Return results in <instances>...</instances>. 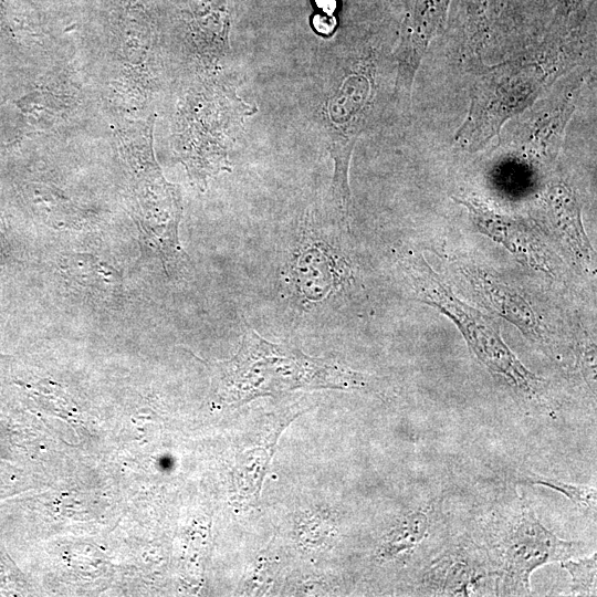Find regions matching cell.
I'll use <instances>...</instances> for the list:
<instances>
[{"instance_id":"3","label":"cell","mask_w":597,"mask_h":597,"mask_svg":"<svg viewBox=\"0 0 597 597\" xmlns=\"http://www.w3.org/2000/svg\"><path fill=\"white\" fill-rule=\"evenodd\" d=\"M489 530L486 555L495 573L496 595H530L535 569L578 556L585 546L582 541L559 538L520 498L513 501V506L492 517Z\"/></svg>"},{"instance_id":"12","label":"cell","mask_w":597,"mask_h":597,"mask_svg":"<svg viewBox=\"0 0 597 597\" xmlns=\"http://www.w3.org/2000/svg\"><path fill=\"white\" fill-rule=\"evenodd\" d=\"M521 482L532 485H542L566 496L579 511L591 516L596 514L597 493L591 484L569 483L553 476L534 472H526L520 478Z\"/></svg>"},{"instance_id":"8","label":"cell","mask_w":597,"mask_h":597,"mask_svg":"<svg viewBox=\"0 0 597 597\" xmlns=\"http://www.w3.org/2000/svg\"><path fill=\"white\" fill-rule=\"evenodd\" d=\"M476 297L496 314L516 326L533 342L544 341V329L527 300L513 286L495 276L474 268H463Z\"/></svg>"},{"instance_id":"11","label":"cell","mask_w":597,"mask_h":597,"mask_svg":"<svg viewBox=\"0 0 597 597\" xmlns=\"http://www.w3.org/2000/svg\"><path fill=\"white\" fill-rule=\"evenodd\" d=\"M433 514L425 505L402 513L383 536L377 548L379 561H391L413 552L427 538Z\"/></svg>"},{"instance_id":"5","label":"cell","mask_w":597,"mask_h":597,"mask_svg":"<svg viewBox=\"0 0 597 597\" xmlns=\"http://www.w3.org/2000/svg\"><path fill=\"white\" fill-rule=\"evenodd\" d=\"M371 97V83L365 74L350 73L328 103L326 116L329 153L334 160L332 193L341 214L350 206L348 168L355 142L363 129Z\"/></svg>"},{"instance_id":"7","label":"cell","mask_w":597,"mask_h":597,"mask_svg":"<svg viewBox=\"0 0 597 597\" xmlns=\"http://www.w3.org/2000/svg\"><path fill=\"white\" fill-rule=\"evenodd\" d=\"M495 577L491 563L478 549L455 545L431 562L422 575V594L438 596L479 595L488 577Z\"/></svg>"},{"instance_id":"1","label":"cell","mask_w":597,"mask_h":597,"mask_svg":"<svg viewBox=\"0 0 597 597\" xmlns=\"http://www.w3.org/2000/svg\"><path fill=\"white\" fill-rule=\"evenodd\" d=\"M368 384L363 373L268 342L254 329L244 332L233 357L213 365L216 395L229 405L301 388L362 390Z\"/></svg>"},{"instance_id":"4","label":"cell","mask_w":597,"mask_h":597,"mask_svg":"<svg viewBox=\"0 0 597 597\" xmlns=\"http://www.w3.org/2000/svg\"><path fill=\"white\" fill-rule=\"evenodd\" d=\"M545 76L540 66L522 65L494 69L475 86L465 122L455 140L476 150L498 135L503 123L526 108L540 93Z\"/></svg>"},{"instance_id":"13","label":"cell","mask_w":597,"mask_h":597,"mask_svg":"<svg viewBox=\"0 0 597 597\" xmlns=\"http://www.w3.org/2000/svg\"><path fill=\"white\" fill-rule=\"evenodd\" d=\"M570 575V593L573 596H596L597 555L596 553L576 559L559 562Z\"/></svg>"},{"instance_id":"9","label":"cell","mask_w":597,"mask_h":597,"mask_svg":"<svg viewBox=\"0 0 597 597\" xmlns=\"http://www.w3.org/2000/svg\"><path fill=\"white\" fill-rule=\"evenodd\" d=\"M448 0H417L397 51V84L409 93L416 72L443 17Z\"/></svg>"},{"instance_id":"2","label":"cell","mask_w":597,"mask_h":597,"mask_svg":"<svg viewBox=\"0 0 597 597\" xmlns=\"http://www.w3.org/2000/svg\"><path fill=\"white\" fill-rule=\"evenodd\" d=\"M405 270L419 300L449 317L476 359L523 401L541 404L545 380L515 356L496 322L460 300L420 254L407 258Z\"/></svg>"},{"instance_id":"6","label":"cell","mask_w":597,"mask_h":597,"mask_svg":"<svg viewBox=\"0 0 597 597\" xmlns=\"http://www.w3.org/2000/svg\"><path fill=\"white\" fill-rule=\"evenodd\" d=\"M463 205L479 232L502 244L524 265L551 273L553 259L549 250L525 223L493 211L471 198H454Z\"/></svg>"},{"instance_id":"10","label":"cell","mask_w":597,"mask_h":597,"mask_svg":"<svg viewBox=\"0 0 597 597\" xmlns=\"http://www.w3.org/2000/svg\"><path fill=\"white\" fill-rule=\"evenodd\" d=\"M544 201L548 221L556 235L578 264L591 268L595 252L585 232L575 193L567 186L558 184L547 189Z\"/></svg>"}]
</instances>
